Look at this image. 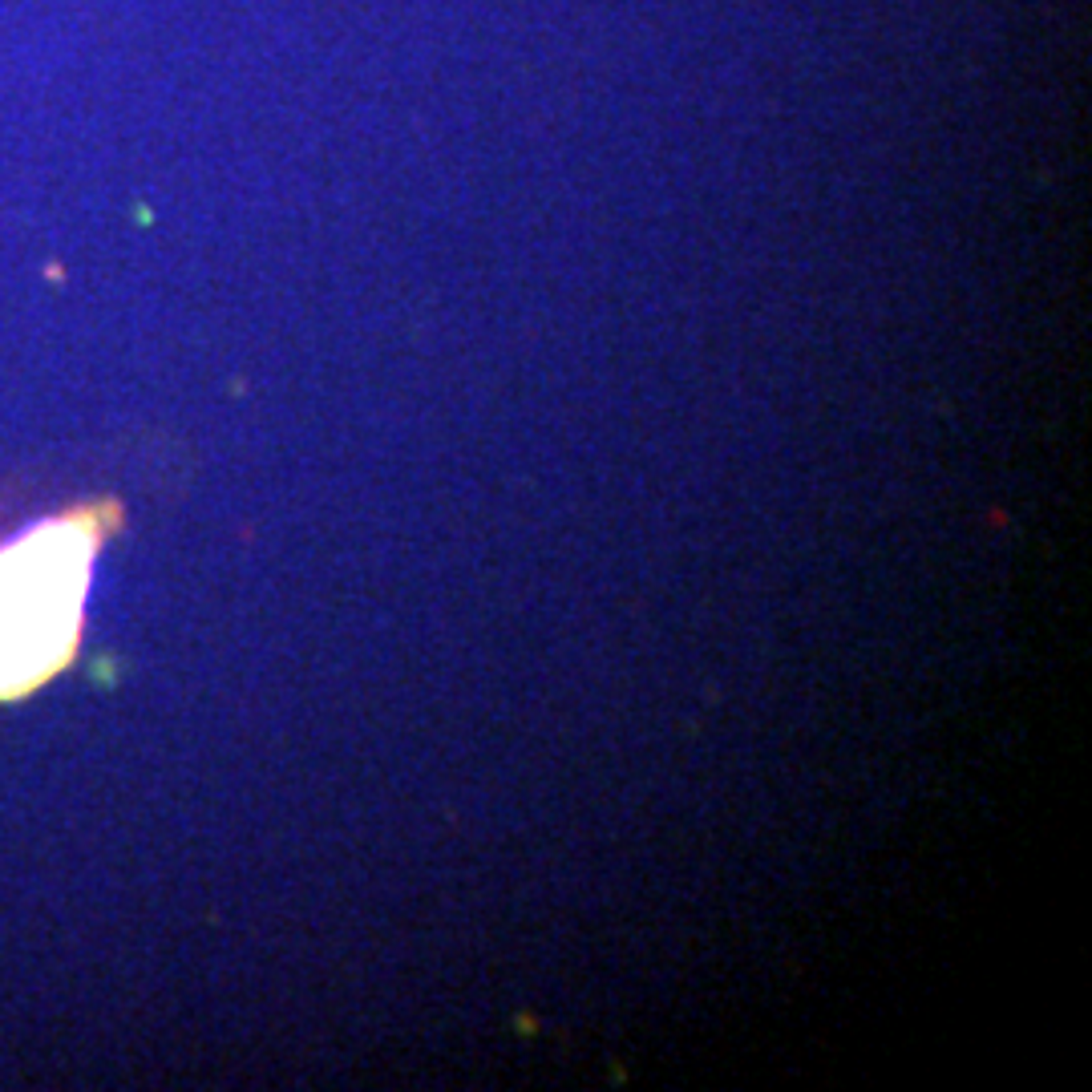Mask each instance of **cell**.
Wrapping results in <instances>:
<instances>
[{
    "label": "cell",
    "instance_id": "1",
    "mask_svg": "<svg viewBox=\"0 0 1092 1092\" xmlns=\"http://www.w3.org/2000/svg\"><path fill=\"white\" fill-rule=\"evenodd\" d=\"M118 526L122 506L97 498L0 539V700L41 692L74 664L97 554Z\"/></svg>",
    "mask_w": 1092,
    "mask_h": 1092
}]
</instances>
